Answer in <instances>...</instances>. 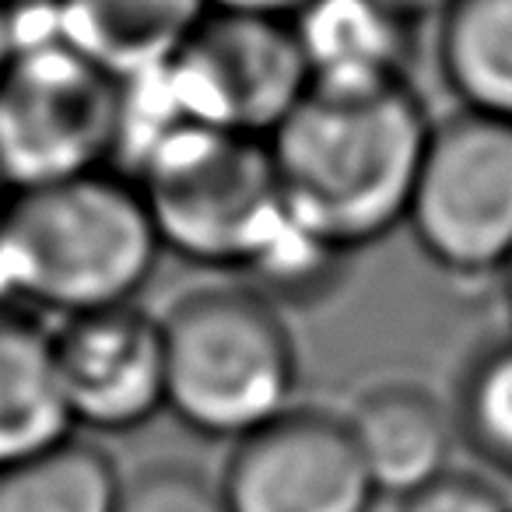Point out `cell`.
Segmentation results:
<instances>
[{
    "instance_id": "6da1fadb",
    "label": "cell",
    "mask_w": 512,
    "mask_h": 512,
    "mask_svg": "<svg viewBox=\"0 0 512 512\" xmlns=\"http://www.w3.org/2000/svg\"><path fill=\"white\" fill-rule=\"evenodd\" d=\"M432 116L414 85L320 92L267 137L292 225L355 256L407 221Z\"/></svg>"
},
{
    "instance_id": "7a4b0ae2",
    "label": "cell",
    "mask_w": 512,
    "mask_h": 512,
    "mask_svg": "<svg viewBox=\"0 0 512 512\" xmlns=\"http://www.w3.org/2000/svg\"><path fill=\"white\" fill-rule=\"evenodd\" d=\"M162 253L141 193L116 169L11 190L0 214V295L57 320L127 306Z\"/></svg>"
},
{
    "instance_id": "3957f363",
    "label": "cell",
    "mask_w": 512,
    "mask_h": 512,
    "mask_svg": "<svg viewBox=\"0 0 512 512\" xmlns=\"http://www.w3.org/2000/svg\"><path fill=\"white\" fill-rule=\"evenodd\" d=\"M165 253L242 274L285 228L267 137L179 120L123 162Z\"/></svg>"
},
{
    "instance_id": "277c9868",
    "label": "cell",
    "mask_w": 512,
    "mask_h": 512,
    "mask_svg": "<svg viewBox=\"0 0 512 512\" xmlns=\"http://www.w3.org/2000/svg\"><path fill=\"white\" fill-rule=\"evenodd\" d=\"M169 414L239 442L295 407L299 348L285 309L246 281L186 292L162 313Z\"/></svg>"
},
{
    "instance_id": "5b68a950",
    "label": "cell",
    "mask_w": 512,
    "mask_h": 512,
    "mask_svg": "<svg viewBox=\"0 0 512 512\" xmlns=\"http://www.w3.org/2000/svg\"><path fill=\"white\" fill-rule=\"evenodd\" d=\"M127 88L29 15L0 74V176L8 190L116 169Z\"/></svg>"
},
{
    "instance_id": "8992f818",
    "label": "cell",
    "mask_w": 512,
    "mask_h": 512,
    "mask_svg": "<svg viewBox=\"0 0 512 512\" xmlns=\"http://www.w3.org/2000/svg\"><path fill=\"white\" fill-rule=\"evenodd\" d=\"M404 225L439 271L498 278L512 256V120L470 109L432 120Z\"/></svg>"
},
{
    "instance_id": "52a82bcc",
    "label": "cell",
    "mask_w": 512,
    "mask_h": 512,
    "mask_svg": "<svg viewBox=\"0 0 512 512\" xmlns=\"http://www.w3.org/2000/svg\"><path fill=\"white\" fill-rule=\"evenodd\" d=\"M148 81L172 120L253 137H271L309 92L292 22L235 11H207L176 60Z\"/></svg>"
},
{
    "instance_id": "ba28073f",
    "label": "cell",
    "mask_w": 512,
    "mask_h": 512,
    "mask_svg": "<svg viewBox=\"0 0 512 512\" xmlns=\"http://www.w3.org/2000/svg\"><path fill=\"white\" fill-rule=\"evenodd\" d=\"M218 481L228 512H372L379 498L344 414L299 404L232 442Z\"/></svg>"
},
{
    "instance_id": "9c48e42d",
    "label": "cell",
    "mask_w": 512,
    "mask_h": 512,
    "mask_svg": "<svg viewBox=\"0 0 512 512\" xmlns=\"http://www.w3.org/2000/svg\"><path fill=\"white\" fill-rule=\"evenodd\" d=\"M53 358L74 432H134L169 411L162 316L141 302L57 320Z\"/></svg>"
},
{
    "instance_id": "30bf717a",
    "label": "cell",
    "mask_w": 512,
    "mask_h": 512,
    "mask_svg": "<svg viewBox=\"0 0 512 512\" xmlns=\"http://www.w3.org/2000/svg\"><path fill=\"white\" fill-rule=\"evenodd\" d=\"M344 421L376 495L397 502L453 467L460 446L449 404L411 379L362 390Z\"/></svg>"
},
{
    "instance_id": "8fae6325",
    "label": "cell",
    "mask_w": 512,
    "mask_h": 512,
    "mask_svg": "<svg viewBox=\"0 0 512 512\" xmlns=\"http://www.w3.org/2000/svg\"><path fill=\"white\" fill-rule=\"evenodd\" d=\"M309 88L376 92L414 85L418 32L379 0H309L292 18Z\"/></svg>"
},
{
    "instance_id": "7c38bea8",
    "label": "cell",
    "mask_w": 512,
    "mask_h": 512,
    "mask_svg": "<svg viewBox=\"0 0 512 512\" xmlns=\"http://www.w3.org/2000/svg\"><path fill=\"white\" fill-rule=\"evenodd\" d=\"M207 11V0H57L36 15L92 64L134 85L176 60Z\"/></svg>"
},
{
    "instance_id": "4fadbf2b",
    "label": "cell",
    "mask_w": 512,
    "mask_h": 512,
    "mask_svg": "<svg viewBox=\"0 0 512 512\" xmlns=\"http://www.w3.org/2000/svg\"><path fill=\"white\" fill-rule=\"evenodd\" d=\"M46 316L0 295V470L71 439Z\"/></svg>"
},
{
    "instance_id": "5bb4252c",
    "label": "cell",
    "mask_w": 512,
    "mask_h": 512,
    "mask_svg": "<svg viewBox=\"0 0 512 512\" xmlns=\"http://www.w3.org/2000/svg\"><path fill=\"white\" fill-rule=\"evenodd\" d=\"M432 25L435 67L456 109L512 120V0H449Z\"/></svg>"
},
{
    "instance_id": "9a60e30c",
    "label": "cell",
    "mask_w": 512,
    "mask_h": 512,
    "mask_svg": "<svg viewBox=\"0 0 512 512\" xmlns=\"http://www.w3.org/2000/svg\"><path fill=\"white\" fill-rule=\"evenodd\" d=\"M120 477L106 449L71 435L0 470V512H116Z\"/></svg>"
},
{
    "instance_id": "2e32d148",
    "label": "cell",
    "mask_w": 512,
    "mask_h": 512,
    "mask_svg": "<svg viewBox=\"0 0 512 512\" xmlns=\"http://www.w3.org/2000/svg\"><path fill=\"white\" fill-rule=\"evenodd\" d=\"M449 411L460 446L484 470L512 477V334L463 362Z\"/></svg>"
},
{
    "instance_id": "e0dca14e",
    "label": "cell",
    "mask_w": 512,
    "mask_h": 512,
    "mask_svg": "<svg viewBox=\"0 0 512 512\" xmlns=\"http://www.w3.org/2000/svg\"><path fill=\"white\" fill-rule=\"evenodd\" d=\"M348 260V253H337L316 235L285 221V228L239 274V281L253 285L256 292H264L281 309L313 306V302H323L341 285Z\"/></svg>"
},
{
    "instance_id": "ac0fdd59",
    "label": "cell",
    "mask_w": 512,
    "mask_h": 512,
    "mask_svg": "<svg viewBox=\"0 0 512 512\" xmlns=\"http://www.w3.org/2000/svg\"><path fill=\"white\" fill-rule=\"evenodd\" d=\"M116 512H228L221 481L193 463L158 460L120 477Z\"/></svg>"
},
{
    "instance_id": "d6986e66",
    "label": "cell",
    "mask_w": 512,
    "mask_h": 512,
    "mask_svg": "<svg viewBox=\"0 0 512 512\" xmlns=\"http://www.w3.org/2000/svg\"><path fill=\"white\" fill-rule=\"evenodd\" d=\"M397 512H512V502L481 470L449 467L400 498Z\"/></svg>"
},
{
    "instance_id": "ffe728a7",
    "label": "cell",
    "mask_w": 512,
    "mask_h": 512,
    "mask_svg": "<svg viewBox=\"0 0 512 512\" xmlns=\"http://www.w3.org/2000/svg\"><path fill=\"white\" fill-rule=\"evenodd\" d=\"M309 0H207L211 11H235V15H260V18H281L292 22Z\"/></svg>"
},
{
    "instance_id": "44dd1931",
    "label": "cell",
    "mask_w": 512,
    "mask_h": 512,
    "mask_svg": "<svg viewBox=\"0 0 512 512\" xmlns=\"http://www.w3.org/2000/svg\"><path fill=\"white\" fill-rule=\"evenodd\" d=\"M25 22H29V15L22 8H15L11 0H0V74H4V67L11 64L18 43H22Z\"/></svg>"
},
{
    "instance_id": "7402d4cb",
    "label": "cell",
    "mask_w": 512,
    "mask_h": 512,
    "mask_svg": "<svg viewBox=\"0 0 512 512\" xmlns=\"http://www.w3.org/2000/svg\"><path fill=\"white\" fill-rule=\"evenodd\" d=\"M379 4L390 8L397 18H404V22H411L414 29H421V25L435 22L442 15V8H446L449 0H379Z\"/></svg>"
},
{
    "instance_id": "603a6c76",
    "label": "cell",
    "mask_w": 512,
    "mask_h": 512,
    "mask_svg": "<svg viewBox=\"0 0 512 512\" xmlns=\"http://www.w3.org/2000/svg\"><path fill=\"white\" fill-rule=\"evenodd\" d=\"M498 281H502V299H505V313L512 320V256L505 260V267L498 271Z\"/></svg>"
},
{
    "instance_id": "cb8c5ba5",
    "label": "cell",
    "mask_w": 512,
    "mask_h": 512,
    "mask_svg": "<svg viewBox=\"0 0 512 512\" xmlns=\"http://www.w3.org/2000/svg\"><path fill=\"white\" fill-rule=\"evenodd\" d=\"M15 8H22L25 15H36V11H46L50 4H57V0H11Z\"/></svg>"
},
{
    "instance_id": "d4e9b609",
    "label": "cell",
    "mask_w": 512,
    "mask_h": 512,
    "mask_svg": "<svg viewBox=\"0 0 512 512\" xmlns=\"http://www.w3.org/2000/svg\"><path fill=\"white\" fill-rule=\"evenodd\" d=\"M8 197H11V190H8V183H4V176H0V214H4V204H8Z\"/></svg>"
}]
</instances>
